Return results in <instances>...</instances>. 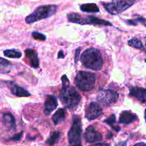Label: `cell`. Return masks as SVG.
<instances>
[{
	"label": "cell",
	"instance_id": "1",
	"mask_svg": "<svg viewBox=\"0 0 146 146\" xmlns=\"http://www.w3.org/2000/svg\"><path fill=\"white\" fill-rule=\"evenodd\" d=\"M83 66L88 69L100 71L104 65V58L98 49L90 48L85 50L81 56Z\"/></svg>",
	"mask_w": 146,
	"mask_h": 146
},
{
	"label": "cell",
	"instance_id": "2",
	"mask_svg": "<svg viewBox=\"0 0 146 146\" xmlns=\"http://www.w3.org/2000/svg\"><path fill=\"white\" fill-rule=\"evenodd\" d=\"M59 98L63 105L69 109L76 108L81 99V94L73 86L62 88L59 93Z\"/></svg>",
	"mask_w": 146,
	"mask_h": 146
},
{
	"label": "cell",
	"instance_id": "3",
	"mask_svg": "<svg viewBox=\"0 0 146 146\" xmlns=\"http://www.w3.org/2000/svg\"><path fill=\"white\" fill-rule=\"evenodd\" d=\"M67 19L70 22L84 25H98V26H112V24L104 19L97 18L94 16H83L77 13H71L67 15Z\"/></svg>",
	"mask_w": 146,
	"mask_h": 146
},
{
	"label": "cell",
	"instance_id": "4",
	"mask_svg": "<svg viewBox=\"0 0 146 146\" xmlns=\"http://www.w3.org/2000/svg\"><path fill=\"white\" fill-rule=\"evenodd\" d=\"M57 6L53 4L48 5H42L37 7L36 9L26 17V22L27 24H32L39 20L48 18L56 12Z\"/></svg>",
	"mask_w": 146,
	"mask_h": 146
},
{
	"label": "cell",
	"instance_id": "5",
	"mask_svg": "<svg viewBox=\"0 0 146 146\" xmlns=\"http://www.w3.org/2000/svg\"><path fill=\"white\" fill-rule=\"evenodd\" d=\"M76 86L83 91H90L94 89L96 83V76L88 71H79L76 76Z\"/></svg>",
	"mask_w": 146,
	"mask_h": 146
},
{
	"label": "cell",
	"instance_id": "6",
	"mask_svg": "<svg viewBox=\"0 0 146 146\" xmlns=\"http://www.w3.org/2000/svg\"><path fill=\"white\" fill-rule=\"evenodd\" d=\"M82 125L78 117H73L72 125L68 133V140L71 146H82L81 145Z\"/></svg>",
	"mask_w": 146,
	"mask_h": 146
},
{
	"label": "cell",
	"instance_id": "7",
	"mask_svg": "<svg viewBox=\"0 0 146 146\" xmlns=\"http://www.w3.org/2000/svg\"><path fill=\"white\" fill-rule=\"evenodd\" d=\"M135 1L133 0H122L111 2H103L102 4L108 13L112 15H118L130 8L133 4H135Z\"/></svg>",
	"mask_w": 146,
	"mask_h": 146
},
{
	"label": "cell",
	"instance_id": "8",
	"mask_svg": "<svg viewBox=\"0 0 146 146\" xmlns=\"http://www.w3.org/2000/svg\"><path fill=\"white\" fill-rule=\"evenodd\" d=\"M119 95L113 90L102 89L97 96V100L104 106H111L118 101Z\"/></svg>",
	"mask_w": 146,
	"mask_h": 146
},
{
	"label": "cell",
	"instance_id": "9",
	"mask_svg": "<svg viewBox=\"0 0 146 146\" xmlns=\"http://www.w3.org/2000/svg\"><path fill=\"white\" fill-rule=\"evenodd\" d=\"M103 114V109L97 102H91L85 111V117L88 121H94Z\"/></svg>",
	"mask_w": 146,
	"mask_h": 146
},
{
	"label": "cell",
	"instance_id": "10",
	"mask_svg": "<svg viewBox=\"0 0 146 146\" xmlns=\"http://www.w3.org/2000/svg\"><path fill=\"white\" fill-rule=\"evenodd\" d=\"M85 140L88 143H96L102 141L103 136L93 125L88 127L84 134Z\"/></svg>",
	"mask_w": 146,
	"mask_h": 146
},
{
	"label": "cell",
	"instance_id": "11",
	"mask_svg": "<svg viewBox=\"0 0 146 146\" xmlns=\"http://www.w3.org/2000/svg\"><path fill=\"white\" fill-rule=\"evenodd\" d=\"M58 106V101L55 96L48 95L44 103V113L46 115H48L56 108Z\"/></svg>",
	"mask_w": 146,
	"mask_h": 146
},
{
	"label": "cell",
	"instance_id": "12",
	"mask_svg": "<svg viewBox=\"0 0 146 146\" xmlns=\"http://www.w3.org/2000/svg\"><path fill=\"white\" fill-rule=\"evenodd\" d=\"M129 95L136 98L140 102L146 104V88L132 87L130 90Z\"/></svg>",
	"mask_w": 146,
	"mask_h": 146
},
{
	"label": "cell",
	"instance_id": "13",
	"mask_svg": "<svg viewBox=\"0 0 146 146\" xmlns=\"http://www.w3.org/2000/svg\"><path fill=\"white\" fill-rule=\"evenodd\" d=\"M25 55L27 59L29 60V63L31 67L37 68L39 66V60H38V56L34 50L27 48L25 50Z\"/></svg>",
	"mask_w": 146,
	"mask_h": 146
},
{
	"label": "cell",
	"instance_id": "14",
	"mask_svg": "<svg viewBox=\"0 0 146 146\" xmlns=\"http://www.w3.org/2000/svg\"><path fill=\"white\" fill-rule=\"evenodd\" d=\"M137 120V115L133 113L131 111H123L121 113L119 117V121L118 122L120 123L125 124V125H129L132 123L134 121Z\"/></svg>",
	"mask_w": 146,
	"mask_h": 146
},
{
	"label": "cell",
	"instance_id": "15",
	"mask_svg": "<svg viewBox=\"0 0 146 146\" xmlns=\"http://www.w3.org/2000/svg\"><path fill=\"white\" fill-rule=\"evenodd\" d=\"M2 121L4 126L9 130H15L16 129V122L14 117L12 114L9 113L3 114Z\"/></svg>",
	"mask_w": 146,
	"mask_h": 146
},
{
	"label": "cell",
	"instance_id": "16",
	"mask_svg": "<svg viewBox=\"0 0 146 146\" xmlns=\"http://www.w3.org/2000/svg\"><path fill=\"white\" fill-rule=\"evenodd\" d=\"M66 112L64 108H59L57 110L56 112L52 116V121L56 125L63 122L66 118Z\"/></svg>",
	"mask_w": 146,
	"mask_h": 146
},
{
	"label": "cell",
	"instance_id": "17",
	"mask_svg": "<svg viewBox=\"0 0 146 146\" xmlns=\"http://www.w3.org/2000/svg\"><path fill=\"white\" fill-rule=\"evenodd\" d=\"M11 92L13 95L18 97H28L31 96V94L27 90L18 85L12 86L11 88Z\"/></svg>",
	"mask_w": 146,
	"mask_h": 146
},
{
	"label": "cell",
	"instance_id": "18",
	"mask_svg": "<svg viewBox=\"0 0 146 146\" xmlns=\"http://www.w3.org/2000/svg\"><path fill=\"white\" fill-rule=\"evenodd\" d=\"M11 67H12V65L10 61L0 57V73L1 74H9L11 71Z\"/></svg>",
	"mask_w": 146,
	"mask_h": 146
},
{
	"label": "cell",
	"instance_id": "19",
	"mask_svg": "<svg viewBox=\"0 0 146 146\" xmlns=\"http://www.w3.org/2000/svg\"><path fill=\"white\" fill-rule=\"evenodd\" d=\"M81 11L88 13H98L99 12V8L96 4H83L81 7Z\"/></svg>",
	"mask_w": 146,
	"mask_h": 146
},
{
	"label": "cell",
	"instance_id": "20",
	"mask_svg": "<svg viewBox=\"0 0 146 146\" xmlns=\"http://www.w3.org/2000/svg\"><path fill=\"white\" fill-rule=\"evenodd\" d=\"M61 133L60 132H58V131H54V132L51 133L49 138L47 139L46 143L49 146H54L58 142V139L61 137Z\"/></svg>",
	"mask_w": 146,
	"mask_h": 146
},
{
	"label": "cell",
	"instance_id": "21",
	"mask_svg": "<svg viewBox=\"0 0 146 146\" xmlns=\"http://www.w3.org/2000/svg\"><path fill=\"white\" fill-rule=\"evenodd\" d=\"M5 56L11 58H19L21 57V53L17 49H7L4 51Z\"/></svg>",
	"mask_w": 146,
	"mask_h": 146
},
{
	"label": "cell",
	"instance_id": "22",
	"mask_svg": "<svg viewBox=\"0 0 146 146\" xmlns=\"http://www.w3.org/2000/svg\"><path fill=\"white\" fill-rule=\"evenodd\" d=\"M104 123L108 124L109 125H111V128H113L114 130H115L116 131H121V128H120L118 125H115V123H116V121H115V114H112V115H110L108 118L104 121Z\"/></svg>",
	"mask_w": 146,
	"mask_h": 146
},
{
	"label": "cell",
	"instance_id": "23",
	"mask_svg": "<svg viewBox=\"0 0 146 146\" xmlns=\"http://www.w3.org/2000/svg\"><path fill=\"white\" fill-rule=\"evenodd\" d=\"M128 44L130 46L133 47V48H137V49L144 50V46L143 45V43L141 42V40L138 39V38H131V39L128 40Z\"/></svg>",
	"mask_w": 146,
	"mask_h": 146
},
{
	"label": "cell",
	"instance_id": "24",
	"mask_svg": "<svg viewBox=\"0 0 146 146\" xmlns=\"http://www.w3.org/2000/svg\"><path fill=\"white\" fill-rule=\"evenodd\" d=\"M127 23L130 25H136L138 24V22H141L142 24H145L146 20L143 17H138V19H133V20H126Z\"/></svg>",
	"mask_w": 146,
	"mask_h": 146
},
{
	"label": "cell",
	"instance_id": "25",
	"mask_svg": "<svg viewBox=\"0 0 146 146\" xmlns=\"http://www.w3.org/2000/svg\"><path fill=\"white\" fill-rule=\"evenodd\" d=\"M32 37L34 38H35V39L36 40H40V41H45L46 38V36L44 35V34H41V33H39V32H37V31H34V32H32Z\"/></svg>",
	"mask_w": 146,
	"mask_h": 146
},
{
	"label": "cell",
	"instance_id": "26",
	"mask_svg": "<svg viewBox=\"0 0 146 146\" xmlns=\"http://www.w3.org/2000/svg\"><path fill=\"white\" fill-rule=\"evenodd\" d=\"M61 81H62V88H66V87L70 86L69 84V81H68V78L66 75H64L62 77H61Z\"/></svg>",
	"mask_w": 146,
	"mask_h": 146
},
{
	"label": "cell",
	"instance_id": "27",
	"mask_svg": "<svg viewBox=\"0 0 146 146\" xmlns=\"http://www.w3.org/2000/svg\"><path fill=\"white\" fill-rule=\"evenodd\" d=\"M22 135H23V132H21V133H19L16 134V135H14V136L11 137V138H10V141H20L21 138V137H22Z\"/></svg>",
	"mask_w": 146,
	"mask_h": 146
},
{
	"label": "cell",
	"instance_id": "28",
	"mask_svg": "<svg viewBox=\"0 0 146 146\" xmlns=\"http://www.w3.org/2000/svg\"><path fill=\"white\" fill-rule=\"evenodd\" d=\"M80 51H81V48H77V50H76V54H75V62L76 63L78 62V58H79Z\"/></svg>",
	"mask_w": 146,
	"mask_h": 146
},
{
	"label": "cell",
	"instance_id": "29",
	"mask_svg": "<svg viewBox=\"0 0 146 146\" xmlns=\"http://www.w3.org/2000/svg\"><path fill=\"white\" fill-rule=\"evenodd\" d=\"M64 58V54L63 51H59L58 54V58Z\"/></svg>",
	"mask_w": 146,
	"mask_h": 146
},
{
	"label": "cell",
	"instance_id": "30",
	"mask_svg": "<svg viewBox=\"0 0 146 146\" xmlns=\"http://www.w3.org/2000/svg\"><path fill=\"white\" fill-rule=\"evenodd\" d=\"M91 146H111V145L108 143H96Z\"/></svg>",
	"mask_w": 146,
	"mask_h": 146
},
{
	"label": "cell",
	"instance_id": "31",
	"mask_svg": "<svg viewBox=\"0 0 146 146\" xmlns=\"http://www.w3.org/2000/svg\"><path fill=\"white\" fill-rule=\"evenodd\" d=\"M134 146H146V143H138L135 144Z\"/></svg>",
	"mask_w": 146,
	"mask_h": 146
},
{
	"label": "cell",
	"instance_id": "32",
	"mask_svg": "<svg viewBox=\"0 0 146 146\" xmlns=\"http://www.w3.org/2000/svg\"><path fill=\"white\" fill-rule=\"evenodd\" d=\"M126 144H127L126 142H123V143H121V144H120L119 146H127Z\"/></svg>",
	"mask_w": 146,
	"mask_h": 146
},
{
	"label": "cell",
	"instance_id": "33",
	"mask_svg": "<svg viewBox=\"0 0 146 146\" xmlns=\"http://www.w3.org/2000/svg\"><path fill=\"white\" fill-rule=\"evenodd\" d=\"M145 121H146V110L145 111Z\"/></svg>",
	"mask_w": 146,
	"mask_h": 146
}]
</instances>
